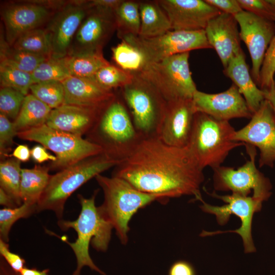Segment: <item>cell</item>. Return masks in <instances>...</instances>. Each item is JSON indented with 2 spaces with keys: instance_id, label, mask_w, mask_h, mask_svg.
<instances>
[{
  "instance_id": "1",
  "label": "cell",
  "mask_w": 275,
  "mask_h": 275,
  "mask_svg": "<svg viewBox=\"0 0 275 275\" xmlns=\"http://www.w3.org/2000/svg\"><path fill=\"white\" fill-rule=\"evenodd\" d=\"M112 174L164 200L182 196H194L195 201L202 198L200 188L204 180L203 169L188 148L168 145L158 137L143 138Z\"/></svg>"
},
{
  "instance_id": "2",
  "label": "cell",
  "mask_w": 275,
  "mask_h": 275,
  "mask_svg": "<svg viewBox=\"0 0 275 275\" xmlns=\"http://www.w3.org/2000/svg\"><path fill=\"white\" fill-rule=\"evenodd\" d=\"M98 189L95 190L92 196L86 198L78 195L81 210L78 217L74 221L59 219L58 225L62 230L74 229L77 233V238L74 242H70L63 237L61 239L71 248L76 259V267L72 275H80L85 266L89 267L101 275H105L94 263L89 254V245L98 252L107 251L111 238L112 225L102 215L98 207L95 203Z\"/></svg>"
},
{
  "instance_id": "3",
  "label": "cell",
  "mask_w": 275,
  "mask_h": 275,
  "mask_svg": "<svg viewBox=\"0 0 275 275\" xmlns=\"http://www.w3.org/2000/svg\"><path fill=\"white\" fill-rule=\"evenodd\" d=\"M87 140L119 163L135 150L143 138L137 131L122 98L116 95L103 109L87 134Z\"/></svg>"
},
{
  "instance_id": "4",
  "label": "cell",
  "mask_w": 275,
  "mask_h": 275,
  "mask_svg": "<svg viewBox=\"0 0 275 275\" xmlns=\"http://www.w3.org/2000/svg\"><path fill=\"white\" fill-rule=\"evenodd\" d=\"M95 179L104 195L99 209L115 230L121 243L126 244L128 241L129 223L134 214L152 202L163 199L138 190L121 178L99 174Z\"/></svg>"
},
{
  "instance_id": "5",
  "label": "cell",
  "mask_w": 275,
  "mask_h": 275,
  "mask_svg": "<svg viewBox=\"0 0 275 275\" xmlns=\"http://www.w3.org/2000/svg\"><path fill=\"white\" fill-rule=\"evenodd\" d=\"M119 164L103 153L86 158L51 175L47 187L37 204V212L52 211L63 219L69 197L91 179Z\"/></svg>"
},
{
  "instance_id": "6",
  "label": "cell",
  "mask_w": 275,
  "mask_h": 275,
  "mask_svg": "<svg viewBox=\"0 0 275 275\" xmlns=\"http://www.w3.org/2000/svg\"><path fill=\"white\" fill-rule=\"evenodd\" d=\"M235 131L228 121L196 112L187 147L201 168L221 166L234 148L245 144L232 140Z\"/></svg>"
},
{
  "instance_id": "7",
  "label": "cell",
  "mask_w": 275,
  "mask_h": 275,
  "mask_svg": "<svg viewBox=\"0 0 275 275\" xmlns=\"http://www.w3.org/2000/svg\"><path fill=\"white\" fill-rule=\"evenodd\" d=\"M121 88V97L139 133L143 138L158 137L167 101L149 81L138 74Z\"/></svg>"
},
{
  "instance_id": "8",
  "label": "cell",
  "mask_w": 275,
  "mask_h": 275,
  "mask_svg": "<svg viewBox=\"0 0 275 275\" xmlns=\"http://www.w3.org/2000/svg\"><path fill=\"white\" fill-rule=\"evenodd\" d=\"M19 138L39 143L52 151L57 160L51 162L49 170L59 171L86 158L102 153L101 148L82 136L58 130L46 124L19 132Z\"/></svg>"
},
{
  "instance_id": "9",
  "label": "cell",
  "mask_w": 275,
  "mask_h": 275,
  "mask_svg": "<svg viewBox=\"0 0 275 275\" xmlns=\"http://www.w3.org/2000/svg\"><path fill=\"white\" fill-rule=\"evenodd\" d=\"M189 52L148 63L136 73L152 84L167 102L192 99L197 90L189 66Z\"/></svg>"
},
{
  "instance_id": "10",
  "label": "cell",
  "mask_w": 275,
  "mask_h": 275,
  "mask_svg": "<svg viewBox=\"0 0 275 275\" xmlns=\"http://www.w3.org/2000/svg\"><path fill=\"white\" fill-rule=\"evenodd\" d=\"M210 196L219 199L226 203L223 206H213L206 203L203 199L199 201L202 203L200 208L203 212L215 216L218 225L223 226L229 221L231 215L234 214L241 220V225L238 229L226 231L207 232L203 231L200 236H209L214 235L232 232L239 234L242 238L245 253H254L256 251L252 235V225L253 215L259 212L262 208V201L254 197L243 196L236 194L228 195H219L214 191L210 193L204 188Z\"/></svg>"
},
{
  "instance_id": "11",
  "label": "cell",
  "mask_w": 275,
  "mask_h": 275,
  "mask_svg": "<svg viewBox=\"0 0 275 275\" xmlns=\"http://www.w3.org/2000/svg\"><path fill=\"white\" fill-rule=\"evenodd\" d=\"M245 147L250 159L242 166L236 169L222 166L212 169L214 188L215 190L231 191L243 196H248L253 190V197L262 202L266 201L272 194V185L256 166V148L247 144Z\"/></svg>"
},
{
  "instance_id": "12",
  "label": "cell",
  "mask_w": 275,
  "mask_h": 275,
  "mask_svg": "<svg viewBox=\"0 0 275 275\" xmlns=\"http://www.w3.org/2000/svg\"><path fill=\"white\" fill-rule=\"evenodd\" d=\"M121 39L138 49L144 54L148 63L157 62L168 57L194 50L211 48L204 30H171L152 38L128 35Z\"/></svg>"
},
{
  "instance_id": "13",
  "label": "cell",
  "mask_w": 275,
  "mask_h": 275,
  "mask_svg": "<svg viewBox=\"0 0 275 275\" xmlns=\"http://www.w3.org/2000/svg\"><path fill=\"white\" fill-rule=\"evenodd\" d=\"M65 1H22L7 3L1 11L4 36L12 46L23 34L45 25Z\"/></svg>"
},
{
  "instance_id": "14",
  "label": "cell",
  "mask_w": 275,
  "mask_h": 275,
  "mask_svg": "<svg viewBox=\"0 0 275 275\" xmlns=\"http://www.w3.org/2000/svg\"><path fill=\"white\" fill-rule=\"evenodd\" d=\"M90 7L89 1H67L56 11L44 28L50 56L63 58L71 54L74 38Z\"/></svg>"
},
{
  "instance_id": "15",
  "label": "cell",
  "mask_w": 275,
  "mask_h": 275,
  "mask_svg": "<svg viewBox=\"0 0 275 275\" xmlns=\"http://www.w3.org/2000/svg\"><path fill=\"white\" fill-rule=\"evenodd\" d=\"M232 140L258 148L259 167L272 168L275 162V118L271 106L265 99L250 121L235 130Z\"/></svg>"
},
{
  "instance_id": "16",
  "label": "cell",
  "mask_w": 275,
  "mask_h": 275,
  "mask_svg": "<svg viewBox=\"0 0 275 275\" xmlns=\"http://www.w3.org/2000/svg\"><path fill=\"white\" fill-rule=\"evenodd\" d=\"M234 16L240 27V39L245 44L251 58V74L258 86L263 59L275 36V23L244 10Z\"/></svg>"
},
{
  "instance_id": "17",
  "label": "cell",
  "mask_w": 275,
  "mask_h": 275,
  "mask_svg": "<svg viewBox=\"0 0 275 275\" xmlns=\"http://www.w3.org/2000/svg\"><path fill=\"white\" fill-rule=\"evenodd\" d=\"M115 31L117 26L114 11L90 7L74 38L70 54L102 51Z\"/></svg>"
},
{
  "instance_id": "18",
  "label": "cell",
  "mask_w": 275,
  "mask_h": 275,
  "mask_svg": "<svg viewBox=\"0 0 275 275\" xmlns=\"http://www.w3.org/2000/svg\"><path fill=\"white\" fill-rule=\"evenodd\" d=\"M192 100L196 112L204 113L219 120L249 119L253 115L244 97L233 84L227 90L215 94L197 90Z\"/></svg>"
},
{
  "instance_id": "19",
  "label": "cell",
  "mask_w": 275,
  "mask_h": 275,
  "mask_svg": "<svg viewBox=\"0 0 275 275\" xmlns=\"http://www.w3.org/2000/svg\"><path fill=\"white\" fill-rule=\"evenodd\" d=\"M175 31L204 30L209 21L221 13L205 1L158 0Z\"/></svg>"
},
{
  "instance_id": "20",
  "label": "cell",
  "mask_w": 275,
  "mask_h": 275,
  "mask_svg": "<svg viewBox=\"0 0 275 275\" xmlns=\"http://www.w3.org/2000/svg\"><path fill=\"white\" fill-rule=\"evenodd\" d=\"M196 113L192 99L167 102L158 138L171 146L187 147Z\"/></svg>"
},
{
  "instance_id": "21",
  "label": "cell",
  "mask_w": 275,
  "mask_h": 275,
  "mask_svg": "<svg viewBox=\"0 0 275 275\" xmlns=\"http://www.w3.org/2000/svg\"><path fill=\"white\" fill-rule=\"evenodd\" d=\"M238 25L234 16L221 12L210 19L204 29L208 42L224 68L242 49Z\"/></svg>"
},
{
  "instance_id": "22",
  "label": "cell",
  "mask_w": 275,
  "mask_h": 275,
  "mask_svg": "<svg viewBox=\"0 0 275 275\" xmlns=\"http://www.w3.org/2000/svg\"><path fill=\"white\" fill-rule=\"evenodd\" d=\"M106 106L93 107L64 104L51 110L46 124L53 129L82 136L91 130Z\"/></svg>"
},
{
  "instance_id": "23",
  "label": "cell",
  "mask_w": 275,
  "mask_h": 275,
  "mask_svg": "<svg viewBox=\"0 0 275 275\" xmlns=\"http://www.w3.org/2000/svg\"><path fill=\"white\" fill-rule=\"evenodd\" d=\"M62 82L65 104L104 107L116 96L113 91L102 87L92 78L70 76Z\"/></svg>"
},
{
  "instance_id": "24",
  "label": "cell",
  "mask_w": 275,
  "mask_h": 275,
  "mask_svg": "<svg viewBox=\"0 0 275 275\" xmlns=\"http://www.w3.org/2000/svg\"><path fill=\"white\" fill-rule=\"evenodd\" d=\"M224 73L237 87L251 113H255L265 99L264 93L253 80L242 49L224 68Z\"/></svg>"
},
{
  "instance_id": "25",
  "label": "cell",
  "mask_w": 275,
  "mask_h": 275,
  "mask_svg": "<svg viewBox=\"0 0 275 275\" xmlns=\"http://www.w3.org/2000/svg\"><path fill=\"white\" fill-rule=\"evenodd\" d=\"M139 37H155L172 30L170 20L157 1H139Z\"/></svg>"
},
{
  "instance_id": "26",
  "label": "cell",
  "mask_w": 275,
  "mask_h": 275,
  "mask_svg": "<svg viewBox=\"0 0 275 275\" xmlns=\"http://www.w3.org/2000/svg\"><path fill=\"white\" fill-rule=\"evenodd\" d=\"M49 170L48 167L40 166L21 169L20 192L22 203L37 204L49 181Z\"/></svg>"
},
{
  "instance_id": "27",
  "label": "cell",
  "mask_w": 275,
  "mask_h": 275,
  "mask_svg": "<svg viewBox=\"0 0 275 275\" xmlns=\"http://www.w3.org/2000/svg\"><path fill=\"white\" fill-rule=\"evenodd\" d=\"M52 109L32 93L25 96L19 113L13 121L17 132L45 124Z\"/></svg>"
},
{
  "instance_id": "28",
  "label": "cell",
  "mask_w": 275,
  "mask_h": 275,
  "mask_svg": "<svg viewBox=\"0 0 275 275\" xmlns=\"http://www.w3.org/2000/svg\"><path fill=\"white\" fill-rule=\"evenodd\" d=\"M1 64L32 73L41 62L49 57L34 54L16 49L9 45L4 32L1 35Z\"/></svg>"
},
{
  "instance_id": "29",
  "label": "cell",
  "mask_w": 275,
  "mask_h": 275,
  "mask_svg": "<svg viewBox=\"0 0 275 275\" xmlns=\"http://www.w3.org/2000/svg\"><path fill=\"white\" fill-rule=\"evenodd\" d=\"M109 64L102 51L83 52L68 56V67L72 76L93 78L100 68Z\"/></svg>"
},
{
  "instance_id": "30",
  "label": "cell",
  "mask_w": 275,
  "mask_h": 275,
  "mask_svg": "<svg viewBox=\"0 0 275 275\" xmlns=\"http://www.w3.org/2000/svg\"><path fill=\"white\" fill-rule=\"evenodd\" d=\"M114 14L120 39L128 35L139 36L141 27L139 1L123 0Z\"/></svg>"
},
{
  "instance_id": "31",
  "label": "cell",
  "mask_w": 275,
  "mask_h": 275,
  "mask_svg": "<svg viewBox=\"0 0 275 275\" xmlns=\"http://www.w3.org/2000/svg\"><path fill=\"white\" fill-rule=\"evenodd\" d=\"M112 51L113 59L117 66L132 74L140 72L148 64L144 54L124 40L113 47Z\"/></svg>"
},
{
  "instance_id": "32",
  "label": "cell",
  "mask_w": 275,
  "mask_h": 275,
  "mask_svg": "<svg viewBox=\"0 0 275 275\" xmlns=\"http://www.w3.org/2000/svg\"><path fill=\"white\" fill-rule=\"evenodd\" d=\"M20 162L12 157L2 161L0 163V188L13 200L17 206L22 204L20 192Z\"/></svg>"
},
{
  "instance_id": "33",
  "label": "cell",
  "mask_w": 275,
  "mask_h": 275,
  "mask_svg": "<svg viewBox=\"0 0 275 275\" xmlns=\"http://www.w3.org/2000/svg\"><path fill=\"white\" fill-rule=\"evenodd\" d=\"M68 56L63 58L49 57L40 63L32 73L35 83L63 81L70 76Z\"/></svg>"
},
{
  "instance_id": "34",
  "label": "cell",
  "mask_w": 275,
  "mask_h": 275,
  "mask_svg": "<svg viewBox=\"0 0 275 275\" xmlns=\"http://www.w3.org/2000/svg\"><path fill=\"white\" fill-rule=\"evenodd\" d=\"M11 46L34 54L46 57L51 56L49 41L44 28L35 29L23 34Z\"/></svg>"
},
{
  "instance_id": "35",
  "label": "cell",
  "mask_w": 275,
  "mask_h": 275,
  "mask_svg": "<svg viewBox=\"0 0 275 275\" xmlns=\"http://www.w3.org/2000/svg\"><path fill=\"white\" fill-rule=\"evenodd\" d=\"M30 91L52 109L64 103L65 91L61 81L35 83L31 87Z\"/></svg>"
},
{
  "instance_id": "36",
  "label": "cell",
  "mask_w": 275,
  "mask_h": 275,
  "mask_svg": "<svg viewBox=\"0 0 275 275\" xmlns=\"http://www.w3.org/2000/svg\"><path fill=\"white\" fill-rule=\"evenodd\" d=\"M1 87L15 89L26 96L35 81L32 73L0 64Z\"/></svg>"
},
{
  "instance_id": "37",
  "label": "cell",
  "mask_w": 275,
  "mask_h": 275,
  "mask_svg": "<svg viewBox=\"0 0 275 275\" xmlns=\"http://www.w3.org/2000/svg\"><path fill=\"white\" fill-rule=\"evenodd\" d=\"M133 77L132 73L109 64L100 68L92 78L102 87L113 91L129 84Z\"/></svg>"
},
{
  "instance_id": "38",
  "label": "cell",
  "mask_w": 275,
  "mask_h": 275,
  "mask_svg": "<svg viewBox=\"0 0 275 275\" xmlns=\"http://www.w3.org/2000/svg\"><path fill=\"white\" fill-rule=\"evenodd\" d=\"M37 205L22 203L20 206L4 207L0 210V239L8 242L9 234L14 224L18 220L28 218L36 211Z\"/></svg>"
},
{
  "instance_id": "39",
  "label": "cell",
  "mask_w": 275,
  "mask_h": 275,
  "mask_svg": "<svg viewBox=\"0 0 275 275\" xmlns=\"http://www.w3.org/2000/svg\"><path fill=\"white\" fill-rule=\"evenodd\" d=\"M25 96L15 89L1 87L0 114L14 121L19 113Z\"/></svg>"
},
{
  "instance_id": "40",
  "label": "cell",
  "mask_w": 275,
  "mask_h": 275,
  "mask_svg": "<svg viewBox=\"0 0 275 275\" xmlns=\"http://www.w3.org/2000/svg\"><path fill=\"white\" fill-rule=\"evenodd\" d=\"M275 74V36L270 43L265 52L260 71L258 87L264 90L270 87Z\"/></svg>"
},
{
  "instance_id": "41",
  "label": "cell",
  "mask_w": 275,
  "mask_h": 275,
  "mask_svg": "<svg viewBox=\"0 0 275 275\" xmlns=\"http://www.w3.org/2000/svg\"><path fill=\"white\" fill-rule=\"evenodd\" d=\"M243 10L275 22V6L269 0H237Z\"/></svg>"
},
{
  "instance_id": "42",
  "label": "cell",
  "mask_w": 275,
  "mask_h": 275,
  "mask_svg": "<svg viewBox=\"0 0 275 275\" xmlns=\"http://www.w3.org/2000/svg\"><path fill=\"white\" fill-rule=\"evenodd\" d=\"M18 132L15 130L13 122L5 115L0 114V153L7 156V152L14 144L13 139Z\"/></svg>"
},
{
  "instance_id": "43",
  "label": "cell",
  "mask_w": 275,
  "mask_h": 275,
  "mask_svg": "<svg viewBox=\"0 0 275 275\" xmlns=\"http://www.w3.org/2000/svg\"><path fill=\"white\" fill-rule=\"evenodd\" d=\"M0 254L10 267L17 272L20 273L25 266V261L20 255L10 251L9 245L0 239Z\"/></svg>"
},
{
  "instance_id": "44",
  "label": "cell",
  "mask_w": 275,
  "mask_h": 275,
  "mask_svg": "<svg viewBox=\"0 0 275 275\" xmlns=\"http://www.w3.org/2000/svg\"><path fill=\"white\" fill-rule=\"evenodd\" d=\"M222 13L236 15L243 11L237 0H205Z\"/></svg>"
},
{
  "instance_id": "45",
  "label": "cell",
  "mask_w": 275,
  "mask_h": 275,
  "mask_svg": "<svg viewBox=\"0 0 275 275\" xmlns=\"http://www.w3.org/2000/svg\"><path fill=\"white\" fill-rule=\"evenodd\" d=\"M168 275H196L193 265L184 260L174 262L170 267Z\"/></svg>"
},
{
  "instance_id": "46",
  "label": "cell",
  "mask_w": 275,
  "mask_h": 275,
  "mask_svg": "<svg viewBox=\"0 0 275 275\" xmlns=\"http://www.w3.org/2000/svg\"><path fill=\"white\" fill-rule=\"evenodd\" d=\"M31 155L32 159L36 162L41 163L47 160L51 162L56 161L57 158L46 150V149L42 146L37 145L31 150Z\"/></svg>"
},
{
  "instance_id": "47",
  "label": "cell",
  "mask_w": 275,
  "mask_h": 275,
  "mask_svg": "<svg viewBox=\"0 0 275 275\" xmlns=\"http://www.w3.org/2000/svg\"><path fill=\"white\" fill-rule=\"evenodd\" d=\"M7 156H13L20 161L26 162L31 157V150L26 145H19L14 149L11 155H7Z\"/></svg>"
},
{
  "instance_id": "48",
  "label": "cell",
  "mask_w": 275,
  "mask_h": 275,
  "mask_svg": "<svg viewBox=\"0 0 275 275\" xmlns=\"http://www.w3.org/2000/svg\"><path fill=\"white\" fill-rule=\"evenodd\" d=\"M123 0H92L89 1L91 7H95L115 11Z\"/></svg>"
},
{
  "instance_id": "49",
  "label": "cell",
  "mask_w": 275,
  "mask_h": 275,
  "mask_svg": "<svg viewBox=\"0 0 275 275\" xmlns=\"http://www.w3.org/2000/svg\"><path fill=\"white\" fill-rule=\"evenodd\" d=\"M264 98L270 104L275 118V81L272 82L270 87L262 90Z\"/></svg>"
},
{
  "instance_id": "50",
  "label": "cell",
  "mask_w": 275,
  "mask_h": 275,
  "mask_svg": "<svg viewBox=\"0 0 275 275\" xmlns=\"http://www.w3.org/2000/svg\"><path fill=\"white\" fill-rule=\"evenodd\" d=\"M0 204L7 208L18 207L13 200L2 188H0Z\"/></svg>"
},
{
  "instance_id": "51",
  "label": "cell",
  "mask_w": 275,
  "mask_h": 275,
  "mask_svg": "<svg viewBox=\"0 0 275 275\" xmlns=\"http://www.w3.org/2000/svg\"><path fill=\"white\" fill-rule=\"evenodd\" d=\"M0 275H20L13 270L3 257H0Z\"/></svg>"
},
{
  "instance_id": "52",
  "label": "cell",
  "mask_w": 275,
  "mask_h": 275,
  "mask_svg": "<svg viewBox=\"0 0 275 275\" xmlns=\"http://www.w3.org/2000/svg\"><path fill=\"white\" fill-rule=\"evenodd\" d=\"M49 272L48 269L40 270L36 268L25 267L19 273L20 275H49Z\"/></svg>"
},
{
  "instance_id": "53",
  "label": "cell",
  "mask_w": 275,
  "mask_h": 275,
  "mask_svg": "<svg viewBox=\"0 0 275 275\" xmlns=\"http://www.w3.org/2000/svg\"><path fill=\"white\" fill-rule=\"evenodd\" d=\"M270 2L275 6V0H269Z\"/></svg>"
}]
</instances>
